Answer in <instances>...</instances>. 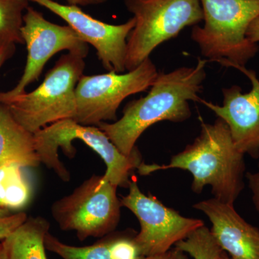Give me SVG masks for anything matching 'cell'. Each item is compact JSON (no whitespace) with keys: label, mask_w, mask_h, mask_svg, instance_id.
I'll use <instances>...</instances> for the list:
<instances>
[{"label":"cell","mask_w":259,"mask_h":259,"mask_svg":"<svg viewBox=\"0 0 259 259\" xmlns=\"http://www.w3.org/2000/svg\"><path fill=\"white\" fill-rule=\"evenodd\" d=\"M11 214L10 211L8 210V209H3L0 207V221L5 219V218L9 217Z\"/></svg>","instance_id":"27"},{"label":"cell","mask_w":259,"mask_h":259,"mask_svg":"<svg viewBox=\"0 0 259 259\" xmlns=\"http://www.w3.org/2000/svg\"><path fill=\"white\" fill-rule=\"evenodd\" d=\"M69 5L77 6H90V5H99L106 3L107 0H66Z\"/></svg>","instance_id":"26"},{"label":"cell","mask_w":259,"mask_h":259,"mask_svg":"<svg viewBox=\"0 0 259 259\" xmlns=\"http://www.w3.org/2000/svg\"><path fill=\"white\" fill-rule=\"evenodd\" d=\"M34 139L40 163L54 170L64 182H69L70 174L59 159L58 151L61 148L66 156L74 157L76 149L71 145L74 140L82 141L102 158L107 166L104 177L117 187L128 188L131 173L143 163L137 148L131 156H125L98 126L82 125L73 119L40 129L34 134Z\"/></svg>","instance_id":"5"},{"label":"cell","mask_w":259,"mask_h":259,"mask_svg":"<svg viewBox=\"0 0 259 259\" xmlns=\"http://www.w3.org/2000/svg\"><path fill=\"white\" fill-rule=\"evenodd\" d=\"M244 156L235 146L228 126L218 117L212 124L202 122L194 142L172 156L168 164L143 163L138 170L141 175L171 168L187 170L193 176L194 192L201 193L209 186L213 198L234 204L245 187Z\"/></svg>","instance_id":"2"},{"label":"cell","mask_w":259,"mask_h":259,"mask_svg":"<svg viewBox=\"0 0 259 259\" xmlns=\"http://www.w3.org/2000/svg\"><path fill=\"white\" fill-rule=\"evenodd\" d=\"M193 259H221L223 250L205 226L192 232L185 240L175 245Z\"/></svg>","instance_id":"19"},{"label":"cell","mask_w":259,"mask_h":259,"mask_svg":"<svg viewBox=\"0 0 259 259\" xmlns=\"http://www.w3.org/2000/svg\"><path fill=\"white\" fill-rule=\"evenodd\" d=\"M136 20L127 40L126 71L139 66L161 44L203 21L200 0H124Z\"/></svg>","instance_id":"6"},{"label":"cell","mask_w":259,"mask_h":259,"mask_svg":"<svg viewBox=\"0 0 259 259\" xmlns=\"http://www.w3.org/2000/svg\"><path fill=\"white\" fill-rule=\"evenodd\" d=\"M221 259H231L230 258L229 255L227 254L226 252H223L222 255H221Z\"/></svg>","instance_id":"29"},{"label":"cell","mask_w":259,"mask_h":259,"mask_svg":"<svg viewBox=\"0 0 259 259\" xmlns=\"http://www.w3.org/2000/svg\"><path fill=\"white\" fill-rule=\"evenodd\" d=\"M47 8L67 23L76 33L97 51L99 60L108 71H126L127 40L134 28V17L120 25H111L87 14L77 5H63L54 0H28Z\"/></svg>","instance_id":"11"},{"label":"cell","mask_w":259,"mask_h":259,"mask_svg":"<svg viewBox=\"0 0 259 259\" xmlns=\"http://www.w3.org/2000/svg\"><path fill=\"white\" fill-rule=\"evenodd\" d=\"M28 0H0V40L23 44V16Z\"/></svg>","instance_id":"17"},{"label":"cell","mask_w":259,"mask_h":259,"mask_svg":"<svg viewBox=\"0 0 259 259\" xmlns=\"http://www.w3.org/2000/svg\"><path fill=\"white\" fill-rule=\"evenodd\" d=\"M207 59H199L193 66L158 72L146 96L130 102L123 115L115 122H101L98 127L121 153L131 156L141 135L162 121L180 122L192 116L190 102H199L206 77Z\"/></svg>","instance_id":"1"},{"label":"cell","mask_w":259,"mask_h":259,"mask_svg":"<svg viewBox=\"0 0 259 259\" xmlns=\"http://www.w3.org/2000/svg\"><path fill=\"white\" fill-rule=\"evenodd\" d=\"M247 37L255 44L259 42V16L250 24L247 31Z\"/></svg>","instance_id":"25"},{"label":"cell","mask_w":259,"mask_h":259,"mask_svg":"<svg viewBox=\"0 0 259 259\" xmlns=\"http://www.w3.org/2000/svg\"><path fill=\"white\" fill-rule=\"evenodd\" d=\"M110 259H141L140 248L134 237H109Z\"/></svg>","instance_id":"20"},{"label":"cell","mask_w":259,"mask_h":259,"mask_svg":"<svg viewBox=\"0 0 259 259\" xmlns=\"http://www.w3.org/2000/svg\"><path fill=\"white\" fill-rule=\"evenodd\" d=\"M22 38L26 44L28 56L23 76L13 90L0 93V96L11 97L25 93L30 83L37 81L51 58L63 51L85 58L89 47L69 25H56L44 15L29 6L23 16Z\"/></svg>","instance_id":"10"},{"label":"cell","mask_w":259,"mask_h":259,"mask_svg":"<svg viewBox=\"0 0 259 259\" xmlns=\"http://www.w3.org/2000/svg\"><path fill=\"white\" fill-rule=\"evenodd\" d=\"M18 163L25 168L40 164L34 134L15 120L8 107L0 104V166Z\"/></svg>","instance_id":"14"},{"label":"cell","mask_w":259,"mask_h":259,"mask_svg":"<svg viewBox=\"0 0 259 259\" xmlns=\"http://www.w3.org/2000/svg\"><path fill=\"white\" fill-rule=\"evenodd\" d=\"M158 74L150 58L127 72L83 75L76 88V113L73 120L86 126L117 120V112L127 97L146 91Z\"/></svg>","instance_id":"8"},{"label":"cell","mask_w":259,"mask_h":259,"mask_svg":"<svg viewBox=\"0 0 259 259\" xmlns=\"http://www.w3.org/2000/svg\"><path fill=\"white\" fill-rule=\"evenodd\" d=\"M50 223L42 217L28 218L3 240L8 259H48L45 238Z\"/></svg>","instance_id":"15"},{"label":"cell","mask_w":259,"mask_h":259,"mask_svg":"<svg viewBox=\"0 0 259 259\" xmlns=\"http://www.w3.org/2000/svg\"><path fill=\"white\" fill-rule=\"evenodd\" d=\"M27 214L24 212L12 214L9 217L0 221V241H3L18 227L26 221Z\"/></svg>","instance_id":"21"},{"label":"cell","mask_w":259,"mask_h":259,"mask_svg":"<svg viewBox=\"0 0 259 259\" xmlns=\"http://www.w3.org/2000/svg\"><path fill=\"white\" fill-rule=\"evenodd\" d=\"M249 79L251 90L243 93L241 87L223 88L222 105L201 99L200 103L225 121L235 146L243 154L259 158V79L253 70L233 66Z\"/></svg>","instance_id":"12"},{"label":"cell","mask_w":259,"mask_h":259,"mask_svg":"<svg viewBox=\"0 0 259 259\" xmlns=\"http://www.w3.org/2000/svg\"><path fill=\"white\" fill-rule=\"evenodd\" d=\"M108 244L109 236L87 246L66 244L50 233L45 238L46 248L63 259H110Z\"/></svg>","instance_id":"18"},{"label":"cell","mask_w":259,"mask_h":259,"mask_svg":"<svg viewBox=\"0 0 259 259\" xmlns=\"http://www.w3.org/2000/svg\"><path fill=\"white\" fill-rule=\"evenodd\" d=\"M84 59L64 54L49 71L38 88L17 96H0L15 120L32 134L47 126L74 119L76 113V88L83 75Z\"/></svg>","instance_id":"4"},{"label":"cell","mask_w":259,"mask_h":259,"mask_svg":"<svg viewBox=\"0 0 259 259\" xmlns=\"http://www.w3.org/2000/svg\"><path fill=\"white\" fill-rule=\"evenodd\" d=\"M25 167L10 163L0 166V207L11 211L23 209L30 202L32 187Z\"/></svg>","instance_id":"16"},{"label":"cell","mask_w":259,"mask_h":259,"mask_svg":"<svg viewBox=\"0 0 259 259\" xmlns=\"http://www.w3.org/2000/svg\"><path fill=\"white\" fill-rule=\"evenodd\" d=\"M117 188L104 175H93L72 193L56 201L51 214L62 231L76 232L80 241L90 237L103 238L120 221Z\"/></svg>","instance_id":"7"},{"label":"cell","mask_w":259,"mask_h":259,"mask_svg":"<svg viewBox=\"0 0 259 259\" xmlns=\"http://www.w3.org/2000/svg\"><path fill=\"white\" fill-rule=\"evenodd\" d=\"M0 259H8L3 242H0Z\"/></svg>","instance_id":"28"},{"label":"cell","mask_w":259,"mask_h":259,"mask_svg":"<svg viewBox=\"0 0 259 259\" xmlns=\"http://www.w3.org/2000/svg\"><path fill=\"white\" fill-rule=\"evenodd\" d=\"M194 208L209 218L210 232L231 259H259V229L237 212L234 204L214 198L200 201Z\"/></svg>","instance_id":"13"},{"label":"cell","mask_w":259,"mask_h":259,"mask_svg":"<svg viewBox=\"0 0 259 259\" xmlns=\"http://www.w3.org/2000/svg\"><path fill=\"white\" fill-rule=\"evenodd\" d=\"M128 189V194L120 199L121 207L130 209L139 220L141 231L135 240L143 256L165 253L204 226L201 220L184 217L154 196L143 193L136 180L130 181Z\"/></svg>","instance_id":"9"},{"label":"cell","mask_w":259,"mask_h":259,"mask_svg":"<svg viewBox=\"0 0 259 259\" xmlns=\"http://www.w3.org/2000/svg\"><path fill=\"white\" fill-rule=\"evenodd\" d=\"M245 177L248 180V187L251 191L253 205L259 214V162L257 171L248 172L245 174Z\"/></svg>","instance_id":"22"},{"label":"cell","mask_w":259,"mask_h":259,"mask_svg":"<svg viewBox=\"0 0 259 259\" xmlns=\"http://www.w3.org/2000/svg\"><path fill=\"white\" fill-rule=\"evenodd\" d=\"M203 26H194L191 38L201 54L226 67L245 66L259 50L247 31L259 16V0H200Z\"/></svg>","instance_id":"3"},{"label":"cell","mask_w":259,"mask_h":259,"mask_svg":"<svg viewBox=\"0 0 259 259\" xmlns=\"http://www.w3.org/2000/svg\"><path fill=\"white\" fill-rule=\"evenodd\" d=\"M141 259H191L188 255L182 250L177 249V248H172L171 249L161 253V254L149 255V256H144Z\"/></svg>","instance_id":"23"},{"label":"cell","mask_w":259,"mask_h":259,"mask_svg":"<svg viewBox=\"0 0 259 259\" xmlns=\"http://www.w3.org/2000/svg\"><path fill=\"white\" fill-rule=\"evenodd\" d=\"M16 51V44L14 42L0 40V68L14 55Z\"/></svg>","instance_id":"24"}]
</instances>
